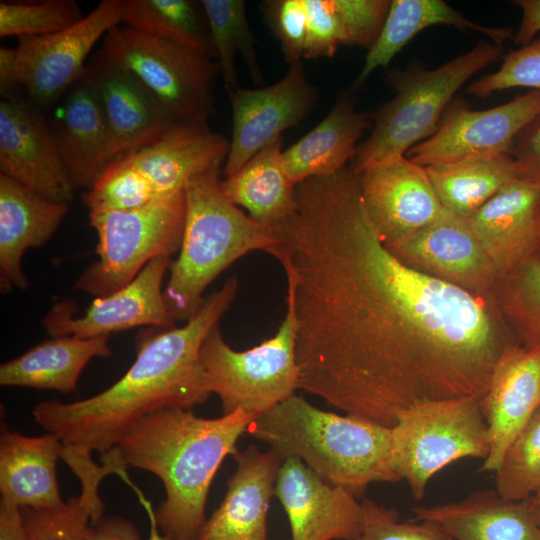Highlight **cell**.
<instances>
[{"label":"cell","mask_w":540,"mask_h":540,"mask_svg":"<svg viewBox=\"0 0 540 540\" xmlns=\"http://www.w3.org/2000/svg\"><path fill=\"white\" fill-rule=\"evenodd\" d=\"M295 196L274 257L294 298L299 389L388 428L421 403L482 399L515 344L492 294L394 256L350 166L298 183Z\"/></svg>","instance_id":"cell-1"},{"label":"cell","mask_w":540,"mask_h":540,"mask_svg":"<svg viewBox=\"0 0 540 540\" xmlns=\"http://www.w3.org/2000/svg\"><path fill=\"white\" fill-rule=\"evenodd\" d=\"M238 290L234 276L204 298L180 327H153L137 339L136 359L112 386L71 403L45 401L33 409L35 422L63 445L105 454L144 416L168 408L192 409L210 396L201 347L219 324Z\"/></svg>","instance_id":"cell-2"},{"label":"cell","mask_w":540,"mask_h":540,"mask_svg":"<svg viewBox=\"0 0 540 540\" xmlns=\"http://www.w3.org/2000/svg\"><path fill=\"white\" fill-rule=\"evenodd\" d=\"M255 418L243 409L213 419L162 409L138 420L108 451L122 471L139 468L163 483L166 496L153 516L162 540H197L215 474L239 452L236 444Z\"/></svg>","instance_id":"cell-3"},{"label":"cell","mask_w":540,"mask_h":540,"mask_svg":"<svg viewBox=\"0 0 540 540\" xmlns=\"http://www.w3.org/2000/svg\"><path fill=\"white\" fill-rule=\"evenodd\" d=\"M247 432L283 459L298 458L356 497L371 483L400 481L391 428L321 410L296 394L255 418Z\"/></svg>","instance_id":"cell-4"},{"label":"cell","mask_w":540,"mask_h":540,"mask_svg":"<svg viewBox=\"0 0 540 540\" xmlns=\"http://www.w3.org/2000/svg\"><path fill=\"white\" fill-rule=\"evenodd\" d=\"M220 173L221 167L212 168L185 187L182 241L163 290L175 323L196 313L206 288L229 265L255 250L275 256L279 245L274 230L253 220L226 196Z\"/></svg>","instance_id":"cell-5"},{"label":"cell","mask_w":540,"mask_h":540,"mask_svg":"<svg viewBox=\"0 0 540 540\" xmlns=\"http://www.w3.org/2000/svg\"><path fill=\"white\" fill-rule=\"evenodd\" d=\"M502 54V46L483 40L437 68L414 65L392 71L389 83L394 96L371 116L373 128L358 145L350 165L353 171L359 173L389 158L405 156L431 137L459 88Z\"/></svg>","instance_id":"cell-6"},{"label":"cell","mask_w":540,"mask_h":540,"mask_svg":"<svg viewBox=\"0 0 540 540\" xmlns=\"http://www.w3.org/2000/svg\"><path fill=\"white\" fill-rule=\"evenodd\" d=\"M99 52L176 122H207L214 113L220 67L213 57L124 25L107 32Z\"/></svg>","instance_id":"cell-7"},{"label":"cell","mask_w":540,"mask_h":540,"mask_svg":"<svg viewBox=\"0 0 540 540\" xmlns=\"http://www.w3.org/2000/svg\"><path fill=\"white\" fill-rule=\"evenodd\" d=\"M297 330L293 293L287 288L285 317L275 335L261 344L237 351L225 342L219 324L208 333L201 361L209 391L220 398L223 414L243 409L257 418L295 394Z\"/></svg>","instance_id":"cell-8"},{"label":"cell","mask_w":540,"mask_h":540,"mask_svg":"<svg viewBox=\"0 0 540 540\" xmlns=\"http://www.w3.org/2000/svg\"><path fill=\"white\" fill-rule=\"evenodd\" d=\"M186 213L185 189L127 211L89 212L97 233L98 259L75 288L95 297L129 284L153 259L180 249Z\"/></svg>","instance_id":"cell-9"},{"label":"cell","mask_w":540,"mask_h":540,"mask_svg":"<svg viewBox=\"0 0 540 540\" xmlns=\"http://www.w3.org/2000/svg\"><path fill=\"white\" fill-rule=\"evenodd\" d=\"M392 461L415 500L447 465L467 457L485 459L489 451L481 399L463 397L421 403L403 411L391 427Z\"/></svg>","instance_id":"cell-10"},{"label":"cell","mask_w":540,"mask_h":540,"mask_svg":"<svg viewBox=\"0 0 540 540\" xmlns=\"http://www.w3.org/2000/svg\"><path fill=\"white\" fill-rule=\"evenodd\" d=\"M227 94L232 108V137L223 167L229 177L282 133L303 121L319 93L306 77L302 61L289 65L277 82L261 88L235 87Z\"/></svg>","instance_id":"cell-11"},{"label":"cell","mask_w":540,"mask_h":540,"mask_svg":"<svg viewBox=\"0 0 540 540\" xmlns=\"http://www.w3.org/2000/svg\"><path fill=\"white\" fill-rule=\"evenodd\" d=\"M539 112L540 90L484 110H474L464 99L454 98L437 131L406 156L428 167L469 157L509 154L517 134Z\"/></svg>","instance_id":"cell-12"},{"label":"cell","mask_w":540,"mask_h":540,"mask_svg":"<svg viewBox=\"0 0 540 540\" xmlns=\"http://www.w3.org/2000/svg\"><path fill=\"white\" fill-rule=\"evenodd\" d=\"M121 0H102L75 25L44 36L18 38L20 86L36 105L57 100L80 78L93 46L120 25Z\"/></svg>","instance_id":"cell-13"},{"label":"cell","mask_w":540,"mask_h":540,"mask_svg":"<svg viewBox=\"0 0 540 540\" xmlns=\"http://www.w3.org/2000/svg\"><path fill=\"white\" fill-rule=\"evenodd\" d=\"M171 257L151 260L126 286L96 297L82 315H75L71 301L56 303L43 318L45 330L52 336L92 338L139 326L171 327L163 297L162 283Z\"/></svg>","instance_id":"cell-14"},{"label":"cell","mask_w":540,"mask_h":540,"mask_svg":"<svg viewBox=\"0 0 540 540\" xmlns=\"http://www.w3.org/2000/svg\"><path fill=\"white\" fill-rule=\"evenodd\" d=\"M0 174L49 199H73L51 126L36 104L18 96L0 102Z\"/></svg>","instance_id":"cell-15"},{"label":"cell","mask_w":540,"mask_h":540,"mask_svg":"<svg viewBox=\"0 0 540 540\" xmlns=\"http://www.w3.org/2000/svg\"><path fill=\"white\" fill-rule=\"evenodd\" d=\"M386 248L408 267L467 291L491 295L497 273L467 220L446 210Z\"/></svg>","instance_id":"cell-16"},{"label":"cell","mask_w":540,"mask_h":540,"mask_svg":"<svg viewBox=\"0 0 540 540\" xmlns=\"http://www.w3.org/2000/svg\"><path fill=\"white\" fill-rule=\"evenodd\" d=\"M355 174L368 215L384 245L428 225L444 211L425 167L406 155Z\"/></svg>","instance_id":"cell-17"},{"label":"cell","mask_w":540,"mask_h":540,"mask_svg":"<svg viewBox=\"0 0 540 540\" xmlns=\"http://www.w3.org/2000/svg\"><path fill=\"white\" fill-rule=\"evenodd\" d=\"M274 496L288 517L291 540H355L361 533L362 505L356 496L298 458L284 459Z\"/></svg>","instance_id":"cell-18"},{"label":"cell","mask_w":540,"mask_h":540,"mask_svg":"<svg viewBox=\"0 0 540 540\" xmlns=\"http://www.w3.org/2000/svg\"><path fill=\"white\" fill-rule=\"evenodd\" d=\"M540 405V349L515 343L498 359L481 399L489 451L480 471L495 472Z\"/></svg>","instance_id":"cell-19"},{"label":"cell","mask_w":540,"mask_h":540,"mask_svg":"<svg viewBox=\"0 0 540 540\" xmlns=\"http://www.w3.org/2000/svg\"><path fill=\"white\" fill-rule=\"evenodd\" d=\"M100 102L112 160L161 138L176 122L132 77L99 51L81 74Z\"/></svg>","instance_id":"cell-20"},{"label":"cell","mask_w":540,"mask_h":540,"mask_svg":"<svg viewBox=\"0 0 540 540\" xmlns=\"http://www.w3.org/2000/svg\"><path fill=\"white\" fill-rule=\"evenodd\" d=\"M237 467L225 497L197 540H267V515L284 459L250 445L233 456Z\"/></svg>","instance_id":"cell-21"},{"label":"cell","mask_w":540,"mask_h":540,"mask_svg":"<svg viewBox=\"0 0 540 540\" xmlns=\"http://www.w3.org/2000/svg\"><path fill=\"white\" fill-rule=\"evenodd\" d=\"M539 205L540 188L515 178L466 219L497 278L535 254Z\"/></svg>","instance_id":"cell-22"},{"label":"cell","mask_w":540,"mask_h":540,"mask_svg":"<svg viewBox=\"0 0 540 540\" xmlns=\"http://www.w3.org/2000/svg\"><path fill=\"white\" fill-rule=\"evenodd\" d=\"M229 140L207 122L175 123L157 141L123 154L156 197L185 189L196 176L225 163Z\"/></svg>","instance_id":"cell-23"},{"label":"cell","mask_w":540,"mask_h":540,"mask_svg":"<svg viewBox=\"0 0 540 540\" xmlns=\"http://www.w3.org/2000/svg\"><path fill=\"white\" fill-rule=\"evenodd\" d=\"M69 211V203L49 199L0 174V290L25 289L22 269L28 249L45 245Z\"/></svg>","instance_id":"cell-24"},{"label":"cell","mask_w":540,"mask_h":540,"mask_svg":"<svg viewBox=\"0 0 540 540\" xmlns=\"http://www.w3.org/2000/svg\"><path fill=\"white\" fill-rule=\"evenodd\" d=\"M412 510L416 521L435 526L449 540H540V525L528 502L509 501L492 490Z\"/></svg>","instance_id":"cell-25"},{"label":"cell","mask_w":540,"mask_h":540,"mask_svg":"<svg viewBox=\"0 0 540 540\" xmlns=\"http://www.w3.org/2000/svg\"><path fill=\"white\" fill-rule=\"evenodd\" d=\"M51 129L74 188H89L112 158L100 102L81 76L69 88Z\"/></svg>","instance_id":"cell-26"},{"label":"cell","mask_w":540,"mask_h":540,"mask_svg":"<svg viewBox=\"0 0 540 540\" xmlns=\"http://www.w3.org/2000/svg\"><path fill=\"white\" fill-rule=\"evenodd\" d=\"M63 443L54 433L30 437L1 425L0 492L1 499L21 508H53L61 498L56 462Z\"/></svg>","instance_id":"cell-27"},{"label":"cell","mask_w":540,"mask_h":540,"mask_svg":"<svg viewBox=\"0 0 540 540\" xmlns=\"http://www.w3.org/2000/svg\"><path fill=\"white\" fill-rule=\"evenodd\" d=\"M355 104L350 90L341 91L327 115L283 151L285 169L295 184L333 175L353 160L358 140L372 125V117L357 111Z\"/></svg>","instance_id":"cell-28"},{"label":"cell","mask_w":540,"mask_h":540,"mask_svg":"<svg viewBox=\"0 0 540 540\" xmlns=\"http://www.w3.org/2000/svg\"><path fill=\"white\" fill-rule=\"evenodd\" d=\"M109 337L58 336L45 340L3 363L0 385L75 392L86 365L95 357L111 355Z\"/></svg>","instance_id":"cell-29"},{"label":"cell","mask_w":540,"mask_h":540,"mask_svg":"<svg viewBox=\"0 0 540 540\" xmlns=\"http://www.w3.org/2000/svg\"><path fill=\"white\" fill-rule=\"evenodd\" d=\"M436 25L453 26L460 30H473L502 46L514 37L509 27H490L477 24L442 0H392L383 25L368 49L364 65L352 84L357 89L378 68H386L392 59L421 31Z\"/></svg>","instance_id":"cell-30"},{"label":"cell","mask_w":540,"mask_h":540,"mask_svg":"<svg viewBox=\"0 0 540 540\" xmlns=\"http://www.w3.org/2000/svg\"><path fill=\"white\" fill-rule=\"evenodd\" d=\"M282 136L222 180L226 196L259 224L274 230L295 206L296 185L283 162Z\"/></svg>","instance_id":"cell-31"},{"label":"cell","mask_w":540,"mask_h":540,"mask_svg":"<svg viewBox=\"0 0 540 540\" xmlns=\"http://www.w3.org/2000/svg\"><path fill=\"white\" fill-rule=\"evenodd\" d=\"M425 169L442 206L464 219L516 178L509 154L469 157Z\"/></svg>","instance_id":"cell-32"},{"label":"cell","mask_w":540,"mask_h":540,"mask_svg":"<svg viewBox=\"0 0 540 540\" xmlns=\"http://www.w3.org/2000/svg\"><path fill=\"white\" fill-rule=\"evenodd\" d=\"M120 24L216 57L200 2L121 0Z\"/></svg>","instance_id":"cell-33"},{"label":"cell","mask_w":540,"mask_h":540,"mask_svg":"<svg viewBox=\"0 0 540 540\" xmlns=\"http://www.w3.org/2000/svg\"><path fill=\"white\" fill-rule=\"evenodd\" d=\"M212 45L226 92L237 87L236 54L239 53L252 80L263 82L253 35L243 0H201Z\"/></svg>","instance_id":"cell-34"},{"label":"cell","mask_w":540,"mask_h":540,"mask_svg":"<svg viewBox=\"0 0 540 540\" xmlns=\"http://www.w3.org/2000/svg\"><path fill=\"white\" fill-rule=\"evenodd\" d=\"M492 296L521 345L540 349V257L533 255L497 278Z\"/></svg>","instance_id":"cell-35"},{"label":"cell","mask_w":540,"mask_h":540,"mask_svg":"<svg viewBox=\"0 0 540 540\" xmlns=\"http://www.w3.org/2000/svg\"><path fill=\"white\" fill-rule=\"evenodd\" d=\"M495 473V491L506 500L526 501L540 488V405L506 450Z\"/></svg>","instance_id":"cell-36"},{"label":"cell","mask_w":540,"mask_h":540,"mask_svg":"<svg viewBox=\"0 0 540 540\" xmlns=\"http://www.w3.org/2000/svg\"><path fill=\"white\" fill-rule=\"evenodd\" d=\"M27 540H84L90 523L103 515L100 496L81 491L53 508H22Z\"/></svg>","instance_id":"cell-37"},{"label":"cell","mask_w":540,"mask_h":540,"mask_svg":"<svg viewBox=\"0 0 540 540\" xmlns=\"http://www.w3.org/2000/svg\"><path fill=\"white\" fill-rule=\"evenodd\" d=\"M156 195L123 155L113 159L83 194L89 212L127 211L142 207Z\"/></svg>","instance_id":"cell-38"},{"label":"cell","mask_w":540,"mask_h":540,"mask_svg":"<svg viewBox=\"0 0 540 540\" xmlns=\"http://www.w3.org/2000/svg\"><path fill=\"white\" fill-rule=\"evenodd\" d=\"M83 15L74 0L0 2V37L44 36L65 30Z\"/></svg>","instance_id":"cell-39"},{"label":"cell","mask_w":540,"mask_h":540,"mask_svg":"<svg viewBox=\"0 0 540 540\" xmlns=\"http://www.w3.org/2000/svg\"><path fill=\"white\" fill-rule=\"evenodd\" d=\"M518 87L540 90V34L529 44L504 55L498 70L472 82L466 91L478 98H488Z\"/></svg>","instance_id":"cell-40"},{"label":"cell","mask_w":540,"mask_h":540,"mask_svg":"<svg viewBox=\"0 0 540 540\" xmlns=\"http://www.w3.org/2000/svg\"><path fill=\"white\" fill-rule=\"evenodd\" d=\"M261 10L285 61L289 65L302 61L307 40L304 0H266L261 3Z\"/></svg>","instance_id":"cell-41"},{"label":"cell","mask_w":540,"mask_h":540,"mask_svg":"<svg viewBox=\"0 0 540 540\" xmlns=\"http://www.w3.org/2000/svg\"><path fill=\"white\" fill-rule=\"evenodd\" d=\"M362 530L355 540H449L435 526L426 522H401L395 510L364 499Z\"/></svg>","instance_id":"cell-42"},{"label":"cell","mask_w":540,"mask_h":540,"mask_svg":"<svg viewBox=\"0 0 540 540\" xmlns=\"http://www.w3.org/2000/svg\"><path fill=\"white\" fill-rule=\"evenodd\" d=\"M344 29V45L370 49L385 23L390 0H334Z\"/></svg>","instance_id":"cell-43"},{"label":"cell","mask_w":540,"mask_h":540,"mask_svg":"<svg viewBox=\"0 0 540 540\" xmlns=\"http://www.w3.org/2000/svg\"><path fill=\"white\" fill-rule=\"evenodd\" d=\"M307 40L304 59L333 57L344 45V29L334 0H304Z\"/></svg>","instance_id":"cell-44"},{"label":"cell","mask_w":540,"mask_h":540,"mask_svg":"<svg viewBox=\"0 0 540 540\" xmlns=\"http://www.w3.org/2000/svg\"><path fill=\"white\" fill-rule=\"evenodd\" d=\"M509 155L516 178L540 188V112L517 134Z\"/></svg>","instance_id":"cell-45"},{"label":"cell","mask_w":540,"mask_h":540,"mask_svg":"<svg viewBox=\"0 0 540 540\" xmlns=\"http://www.w3.org/2000/svg\"><path fill=\"white\" fill-rule=\"evenodd\" d=\"M84 540H142L136 526L127 519L118 516L101 517L90 523ZM149 540H162L155 532Z\"/></svg>","instance_id":"cell-46"},{"label":"cell","mask_w":540,"mask_h":540,"mask_svg":"<svg viewBox=\"0 0 540 540\" xmlns=\"http://www.w3.org/2000/svg\"><path fill=\"white\" fill-rule=\"evenodd\" d=\"M512 4L522 11L520 26L513 37L515 44L522 47L540 34V0H516Z\"/></svg>","instance_id":"cell-47"},{"label":"cell","mask_w":540,"mask_h":540,"mask_svg":"<svg viewBox=\"0 0 540 540\" xmlns=\"http://www.w3.org/2000/svg\"><path fill=\"white\" fill-rule=\"evenodd\" d=\"M0 540H27L22 508L0 500Z\"/></svg>","instance_id":"cell-48"},{"label":"cell","mask_w":540,"mask_h":540,"mask_svg":"<svg viewBox=\"0 0 540 540\" xmlns=\"http://www.w3.org/2000/svg\"><path fill=\"white\" fill-rule=\"evenodd\" d=\"M20 86L17 67L16 47L0 48V94L2 99L16 96L15 89Z\"/></svg>","instance_id":"cell-49"},{"label":"cell","mask_w":540,"mask_h":540,"mask_svg":"<svg viewBox=\"0 0 540 540\" xmlns=\"http://www.w3.org/2000/svg\"><path fill=\"white\" fill-rule=\"evenodd\" d=\"M526 501L532 510H540V488L531 498Z\"/></svg>","instance_id":"cell-50"},{"label":"cell","mask_w":540,"mask_h":540,"mask_svg":"<svg viewBox=\"0 0 540 540\" xmlns=\"http://www.w3.org/2000/svg\"><path fill=\"white\" fill-rule=\"evenodd\" d=\"M539 251H540V205H539V211H538V232H537V243H536L535 254L538 253Z\"/></svg>","instance_id":"cell-51"},{"label":"cell","mask_w":540,"mask_h":540,"mask_svg":"<svg viewBox=\"0 0 540 540\" xmlns=\"http://www.w3.org/2000/svg\"><path fill=\"white\" fill-rule=\"evenodd\" d=\"M532 511H533V513H534V516H535L537 522H538L539 525H540V510H532Z\"/></svg>","instance_id":"cell-52"}]
</instances>
